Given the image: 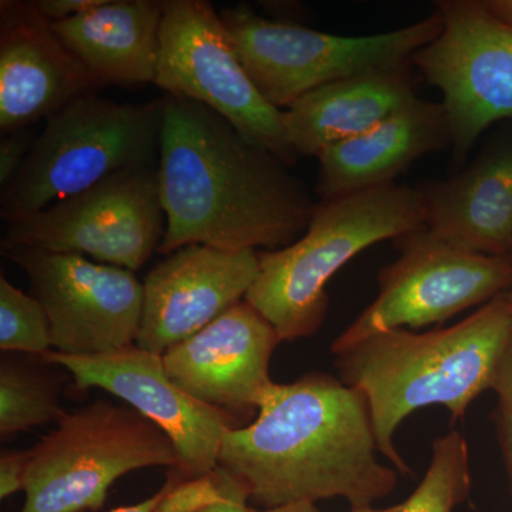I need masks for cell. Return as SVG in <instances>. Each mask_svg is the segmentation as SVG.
Returning <instances> with one entry per match:
<instances>
[{
  "label": "cell",
  "mask_w": 512,
  "mask_h": 512,
  "mask_svg": "<svg viewBox=\"0 0 512 512\" xmlns=\"http://www.w3.org/2000/svg\"><path fill=\"white\" fill-rule=\"evenodd\" d=\"M177 466L173 441L157 424L128 404L97 400L64 413L28 450L20 512L97 511L131 471Z\"/></svg>",
  "instance_id": "8992f818"
},
{
  "label": "cell",
  "mask_w": 512,
  "mask_h": 512,
  "mask_svg": "<svg viewBox=\"0 0 512 512\" xmlns=\"http://www.w3.org/2000/svg\"><path fill=\"white\" fill-rule=\"evenodd\" d=\"M490 417L493 421L495 437H497V443L500 446L508 480H510L512 495V410L510 407L498 403Z\"/></svg>",
  "instance_id": "4316f807"
},
{
  "label": "cell",
  "mask_w": 512,
  "mask_h": 512,
  "mask_svg": "<svg viewBox=\"0 0 512 512\" xmlns=\"http://www.w3.org/2000/svg\"><path fill=\"white\" fill-rule=\"evenodd\" d=\"M259 271L256 251L187 245L167 255L143 281L136 345L163 356L245 296Z\"/></svg>",
  "instance_id": "5bb4252c"
},
{
  "label": "cell",
  "mask_w": 512,
  "mask_h": 512,
  "mask_svg": "<svg viewBox=\"0 0 512 512\" xmlns=\"http://www.w3.org/2000/svg\"><path fill=\"white\" fill-rule=\"evenodd\" d=\"M0 349L3 353L43 356L53 350L50 322L35 296L0 276Z\"/></svg>",
  "instance_id": "603a6c76"
},
{
  "label": "cell",
  "mask_w": 512,
  "mask_h": 512,
  "mask_svg": "<svg viewBox=\"0 0 512 512\" xmlns=\"http://www.w3.org/2000/svg\"><path fill=\"white\" fill-rule=\"evenodd\" d=\"M220 15L256 89L279 110L325 84L410 63L443 29L437 9L406 28L373 36L330 35L265 18L249 6Z\"/></svg>",
  "instance_id": "52a82bcc"
},
{
  "label": "cell",
  "mask_w": 512,
  "mask_h": 512,
  "mask_svg": "<svg viewBox=\"0 0 512 512\" xmlns=\"http://www.w3.org/2000/svg\"><path fill=\"white\" fill-rule=\"evenodd\" d=\"M451 147L443 104L417 97L379 126L319 154L320 201L394 184L427 154Z\"/></svg>",
  "instance_id": "ac0fdd59"
},
{
  "label": "cell",
  "mask_w": 512,
  "mask_h": 512,
  "mask_svg": "<svg viewBox=\"0 0 512 512\" xmlns=\"http://www.w3.org/2000/svg\"><path fill=\"white\" fill-rule=\"evenodd\" d=\"M443 29L410 64L443 93L457 163L497 121L512 119V26L484 0H441Z\"/></svg>",
  "instance_id": "8fae6325"
},
{
  "label": "cell",
  "mask_w": 512,
  "mask_h": 512,
  "mask_svg": "<svg viewBox=\"0 0 512 512\" xmlns=\"http://www.w3.org/2000/svg\"><path fill=\"white\" fill-rule=\"evenodd\" d=\"M73 377L79 390L101 389L114 394L173 441L181 480L207 476L218 467L225 430L232 417L194 399L167 376L163 356L137 345L97 356H42Z\"/></svg>",
  "instance_id": "4fadbf2b"
},
{
  "label": "cell",
  "mask_w": 512,
  "mask_h": 512,
  "mask_svg": "<svg viewBox=\"0 0 512 512\" xmlns=\"http://www.w3.org/2000/svg\"><path fill=\"white\" fill-rule=\"evenodd\" d=\"M424 228L421 192L389 184L320 201L301 238L258 252L259 271L245 301L281 342L311 338L329 309L326 285L356 255L386 239Z\"/></svg>",
  "instance_id": "277c9868"
},
{
  "label": "cell",
  "mask_w": 512,
  "mask_h": 512,
  "mask_svg": "<svg viewBox=\"0 0 512 512\" xmlns=\"http://www.w3.org/2000/svg\"><path fill=\"white\" fill-rule=\"evenodd\" d=\"M103 89L57 36L36 2H0V130L32 127Z\"/></svg>",
  "instance_id": "2e32d148"
},
{
  "label": "cell",
  "mask_w": 512,
  "mask_h": 512,
  "mask_svg": "<svg viewBox=\"0 0 512 512\" xmlns=\"http://www.w3.org/2000/svg\"><path fill=\"white\" fill-rule=\"evenodd\" d=\"M377 451L365 394L311 372L265 387L254 423L225 430L218 467L259 510L332 498L366 510L397 485L399 473Z\"/></svg>",
  "instance_id": "7a4b0ae2"
},
{
  "label": "cell",
  "mask_w": 512,
  "mask_h": 512,
  "mask_svg": "<svg viewBox=\"0 0 512 512\" xmlns=\"http://www.w3.org/2000/svg\"><path fill=\"white\" fill-rule=\"evenodd\" d=\"M163 100L161 254L187 245L278 251L305 234L316 204L288 165L214 110L170 94Z\"/></svg>",
  "instance_id": "6da1fadb"
},
{
  "label": "cell",
  "mask_w": 512,
  "mask_h": 512,
  "mask_svg": "<svg viewBox=\"0 0 512 512\" xmlns=\"http://www.w3.org/2000/svg\"><path fill=\"white\" fill-rule=\"evenodd\" d=\"M163 97L117 103L87 94L46 120L28 158L0 195L6 225L89 190L111 175L156 167L163 131Z\"/></svg>",
  "instance_id": "5b68a950"
},
{
  "label": "cell",
  "mask_w": 512,
  "mask_h": 512,
  "mask_svg": "<svg viewBox=\"0 0 512 512\" xmlns=\"http://www.w3.org/2000/svg\"><path fill=\"white\" fill-rule=\"evenodd\" d=\"M165 484L167 490L153 512H200L224 498L247 491L237 478L221 467L191 480H181L174 471Z\"/></svg>",
  "instance_id": "cb8c5ba5"
},
{
  "label": "cell",
  "mask_w": 512,
  "mask_h": 512,
  "mask_svg": "<svg viewBox=\"0 0 512 512\" xmlns=\"http://www.w3.org/2000/svg\"><path fill=\"white\" fill-rule=\"evenodd\" d=\"M420 192L434 237L474 254L512 255V137Z\"/></svg>",
  "instance_id": "e0dca14e"
},
{
  "label": "cell",
  "mask_w": 512,
  "mask_h": 512,
  "mask_svg": "<svg viewBox=\"0 0 512 512\" xmlns=\"http://www.w3.org/2000/svg\"><path fill=\"white\" fill-rule=\"evenodd\" d=\"M2 255L22 268L45 308L53 352L97 356L136 345L143 282L134 272L36 248L3 249Z\"/></svg>",
  "instance_id": "7c38bea8"
},
{
  "label": "cell",
  "mask_w": 512,
  "mask_h": 512,
  "mask_svg": "<svg viewBox=\"0 0 512 512\" xmlns=\"http://www.w3.org/2000/svg\"><path fill=\"white\" fill-rule=\"evenodd\" d=\"M28 451L3 450L0 454V498L23 491Z\"/></svg>",
  "instance_id": "484cf974"
},
{
  "label": "cell",
  "mask_w": 512,
  "mask_h": 512,
  "mask_svg": "<svg viewBox=\"0 0 512 512\" xmlns=\"http://www.w3.org/2000/svg\"><path fill=\"white\" fill-rule=\"evenodd\" d=\"M23 360L20 353H6L0 362V436L8 439L20 431L59 421L63 376L53 372L42 356Z\"/></svg>",
  "instance_id": "44dd1931"
},
{
  "label": "cell",
  "mask_w": 512,
  "mask_h": 512,
  "mask_svg": "<svg viewBox=\"0 0 512 512\" xmlns=\"http://www.w3.org/2000/svg\"><path fill=\"white\" fill-rule=\"evenodd\" d=\"M157 167L121 171L8 224L0 249L28 247L90 256L100 264L136 272L163 242L165 215Z\"/></svg>",
  "instance_id": "30bf717a"
},
{
  "label": "cell",
  "mask_w": 512,
  "mask_h": 512,
  "mask_svg": "<svg viewBox=\"0 0 512 512\" xmlns=\"http://www.w3.org/2000/svg\"><path fill=\"white\" fill-rule=\"evenodd\" d=\"M163 2L103 0L76 18L53 23L64 46L104 86L156 84Z\"/></svg>",
  "instance_id": "ffe728a7"
},
{
  "label": "cell",
  "mask_w": 512,
  "mask_h": 512,
  "mask_svg": "<svg viewBox=\"0 0 512 512\" xmlns=\"http://www.w3.org/2000/svg\"><path fill=\"white\" fill-rule=\"evenodd\" d=\"M420 76L410 63L325 84L284 110L286 138L295 156L326 148L379 126L416 100Z\"/></svg>",
  "instance_id": "d6986e66"
},
{
  "label": "cell",
  "mask_w": 512,
  "mask_h": 512,
  "mask_svg": "<svg viewBox=\"0 0 512 512\" xmlns=\"http://www.w3.org/2000/svg\"><path fill=\"white\" fill-rule=\"evenodd\" d=\"M484 5L495 18L512 26V0H484Z\"/></svg>",
  "instance_id": "1f68e13d"
},
{
  "label": "cell",
  "mask_w": 512,
  "mask_h": 512,
  "mask_svg": "<svg viewBox=\"0 0 512 512\" xmlns=\"http://www.w3.org/2000/svg\"><path fill=\"white\" fill-rule=\"evenodd\" d=\"M392 242L400 256L377 276L379 295L333 342L332 353L386 330L444 323L512 286V255L464 251L426 227Z\"/></svg>",
  "instance_id": "9c48e42d"
},
{
  "label": "cell",
  "mask_w": 512,
  "mask_h": 512,
  "mask_svg": "<svg viewBox=\"0 0 512 512\" xmlns=\"http://www.w3.org/2000/svg\"><path fill=\"white\" fill-rule=\"evenodd\" d=\"M507 299H508V303H510V308L512 311V286L510 288V291L507 292Z\"/></svg>",
  "instance_id": "836d02e7"
},
{
  "label": "cell",
  "mask_w": 512,
  "mask_h": 512,
  "mask_svg": "<svg viewBox=\"0 0 512 512\" xmlns=\"http://www.w3.org/2000/svg\"><path fill=\"white\" fill-rule=\"evenodd\" d=\"M248 500L249 494L247 491H242V493L224 498L200 512H319L316 505L312 503L286 505V507L276 508V510H256V508L248 507Z\"/></svg>",
  "instance_id": "f1b7e54d"
},
{
  "label": "cell",
  "mask_w": 512,
  "mask_h": 512,
  "mask_svg": "<svg viewBox=\"0 0 512 512\" xmlns=\"http://www.w3.org/2000/svg\"><path fill=\"white\" fill-rule=\"evenodd\" d=\"M103 0H39L37 8L52 23L76 18L99 6Z\"/></svg>",
  "instance_id": "83f0119b"
},
{
  "label": "cell",
  "mask_w": 512,
  "mask_h": 512,
  "mask_svg": "<svg viewBox=\"0 0 512 512\" xmlns=\"http://www.w3.org/2000/svg\"><path fill=\"white\" fill-rule=\"evenodd\" d=\"M165 490H167V484H164L160 491L151 495L147 500L141 501V503L127 505V507H119L110 512H153L156 510L157 504L160 503L161 498H163Z\"/></svg>",
  "instance_id": "4dcf8cb0"
},
{
  "label": "cell",
  "mask_w": 512,
  "mask_h": 512,
  "mask_svg": "<svg viewBox=\"0 0 512 512\" xmlns=\"http://www.w3.org/2000/svg\"><path fill=\"white\" fill-rule=\"evenodd\" d=\"M399 511V504L387 508H366V510H350V512H397Z\"/></svg>",
  "instance_id": "d6a6232c"
},
{
  "label": "cell",
  "mask_w": 512,
  "mask_h": 512,
  "mask_svg": "<svg viewBox=\"0 0 512 512\" xmlns=\"http://www.w3.org/2000/svg\"><path fill=\"white\" fill-rule=\"evenodd\" d=\"M156 86L214 110L242 136L291 167L284 110L256 89L220 13L205 0H163Z\"/></svg>",
  "instance_id": "ba28073f"
},
{
  "label": "cell",
  "mask_w": 512,
  "mask_h": 512,
  "mask_svg": "<svg viewBox=\"0 0 512 512\" xmlns=\"http://www.w3.org/2000/svg\"><path fill=\"white\" fill-rule=\"evenodd\" d=\"M281 343L274 326L247 301L163 355L165 373L178 387L220 412L258 413L272 353Z\"/></svg>",
  "instance_id": "9a60e30c"
},
{
  "label": "cell",
  "mask_w": 512,
  "mask_h": 512,
  "mask_svg": "<svg viewBox=\"0 0 512 512\" xmlns=\"http://www.w3.org/2000/svg\"><path fill=\"white\" fill-rule=\"evenodd\" d=\"M430 466L413 494L397 512H454L471 491L470 454L466 437L450 431L434 440Z\"/></svg>",
  "instance_id": "7402d4cb"
},
{
  "label": "cell",
  "mask_w": 512,
  "mask_h": 512,
  "mask_svg": "<svg viewBox=\"0 0 512 512\" xmlns=\"http://www.w3.org/2000/svg\"><path fill=\"white\" fill-rule=\"evenodd\" d=\"M511 332L505 292L450 328L386 330L333 352L340 380L365 394L377 450L397 473L412 476L394 446L400 423L430 406L446 407L454 421L464 420L470 404L491 389Z\"/></svg>",
  "instance_id": "3957f363"
},
{
  "label": "cell",
  "mask_w": 512,
  "mask_h": 512,
  "mask_svg": "<svg viewBox=\"0 0 512 512\" xmlns=\"http://www.w3.org/2000/svg\"><path fill=\"white\" fill-rule=\"evenodd\" d=\"M490 390L498 394V403L512 410V332L495 367Z\"/></svg>",
  "instance_id": "f546056e"
},
{
  "label": "cell",
  "mask_w": 512,
  "mask_h": 512,
  "mask_svg": "<svg viewBox=\"0 0 512 512\" xmlns=\"http://www.w3.org/2000/svg\"><path fill=\"white\" fill-rule=\"evenodd\" d=\"M36 138L32 127L3 134L0 140V187L5 188L19 173Z\"/></svg>",
  "instance_id": "d4e9b609"
}]
</instances>
